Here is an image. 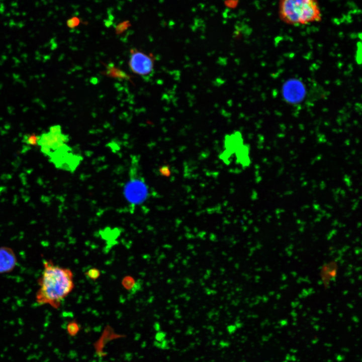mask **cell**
Here are the masks:
<instances>
[{
    "label": "cell",
    "instance_id": "6da1fadb",
    "mask_svg": "<svg viewBox=\"0 0 362 362\" xmlns=\"http://www.w3.org/2000/svg\"><path fill=\"white\" fill-rule=\"evenodd\" d=\"M35 296L37 304L58 309L74 288L73 274L69 268L44 260Z\"/></svg>",
    "mask_w": 362,
    "mask_h": 362
},
{
    "label": "cell",
    "instance_id": "7a4b0ae2",
    "mask_svg": "<svg viewBox=\"0 0 362 362\" xmlns=\"http://www.w3.org/2000/svg\"><path fill=\"white\" fill-rule=\"evenodd\" d=\"M279 15L283 22L293 26L318 22L322 17L317 0H280Z\"/></svg>",
    "mask_w": 362,
    "mask_h": 362
},
{
    "label": "cell",
    "instance_id": "3957f363",
    "mask_svg": "<svg viewBox=\"0 0 362 362\" xmlns=\"http://www.w3.org/2000/svg\"><path fill=\"white\" fill-rule=\"evenodd\" d=\"M139 165L137 157L133 156L130 166L129 179L123 188L124 197L132 212L137 206L144 203L149 196L148 186L139 173Z\"/></svg>",
    "mask_w": 362,
    "mask_h": 362
},
{
    "label": "cell",
    "instance_id": "277c9868",
    "mask_svg": "<svg viewBox=\"0 0 362 362\" xmlns=\"http://www.w3.org/2000/svg\"><path fill=\"white\" fill-rule=\"evenodd\" d=\"M154 59L136 49L130 50L129 66L131 71L138 75L145 76L150 74L153 70Z\"/></svg>",
    "mask_w": 362,
    "mask_h": 362
},
{
    "label": "cell",
    "instance_id": "5b68a950",
    "mask_svg": "<svg viewBox=\"0 0 362 362\" xmlns=\"http://www.w3.org/2000/svg\"><path fill=\"white\" fill-rule=\"evenodd\" d=\"M17 263V257L14 250L8 246H0V275L11 273Z\"/></svg>",
    "mask_w": 362,
    "mask_h": 362
},
{
    "label": "cell",
    "instance_id": "8992f818",
    "mask_svg": "<svg viewBox=\"0 0 362 362\" xmlns=\"http://www.w3.org/2000/svg\"><path fill=\"white\" fill-rule=\"evenodd\" d=\"M105 74L110 77L120 79H129V76L121 69L115 67L113 64H109Z\"/></svg>",
    "mask_w": 362,
    "mask_h": 362
},
{
    "label": "cell",
    "instance_id": "52a82bcc",
    "mask_svg": "<svg viewBox=\"0 0 362 362\" xmlns=\"http://www.w3.org/2000/svg\"><path fill=\"white\" fill-rule=\"evenodd\" d=\"M40 136L35 134H27L23 137V142L30 145L36 146L38 145Z\"/></svg>",
    "mask_w": 362,
    "mask_h": 362
},
{
    "label": "cell",
    "instance_id": "ba28073f",
    "mask_svg": "<svg viewBox=\"0 0 362 362\" xmlns=\"http://www.w3.org/2000/svg\"><path fill=\"white\" fill-rule=\"evenodd\" d=\"M67 333L71 336H75L80 330V327L75 321L69 322L66 326Z\"/></svg>",
    "mask_w": 362,
    "mask_h": 362
},
{
    "label": "cell",
    "instance_id": "9c48e42d",
    "mask_svg": "<svg viewBox=\"0 0 362 362\" xmlns=\"http://www.w3.org/2000/svg\"><path fill=\"white\" fill-rule=\"evenodd\" d=\"M122 285L126 290H130L134 287L135 280L132 277L127 276L122 279Z\"/></svg>",
    "mask_w": 362,
    "mask_h": 362
},
{
    "label": "cell",
    "instance_id": "30bf717a",
    "mask_svg": "<svg viewBox=\"0 0 362 362\" xmlns=\"http://www.w3.org/2000/svg\"><path fill=\"white\" fill-rule=\"evenodd\" d=\"M85 275L91 280H96L100 277L101 273L99 269L93 267L89 269L85 273Z\"/></svg>",
    "mask_w": 362,
    "mask_h": 362
},
{
    "label": "cell",
    "instance_id": "8fae6325",
    "mask_svg": "<svg viewBox=\"0 0 362 362\" xmlns=\"http://www.w3.org/2000/svg\"><path fill=\"white\" fill-rule=\"evenodd\" d=\"M79 23V20L75 17L69 19L67 23L68 26L69 28H74L77 26Z\"/></svg>",
    "mask_w": 362,
    "mask_h": 362
},
{
    "label": "cell",
    "instance_id": "7c38bea8",
    "mask_svg": "<svg viewBox=\"0 0 362 362\" xmlns=\"http://www.w3.org/2000/svg\"><path fill=\"white\" fill-rule=\"evenodd\" d=\"M49 132L54 134L61 133V126L59 125L52 126L49 128Z\"/></svg>",
    "mask_w": 362,
    "mask_h": 362
},
{
    "label": "cell",
    "instance_id": "4fadbf2b",
    "mask_svg": "<svg viewBox=\"0 0 362 362\" xmlns=\"http://www.w3.org/2000/svg\"><path fill=\"white\" fill-rule=\"evenodd\" d=\"M128 24H121L120 25H118L117 27L116 28V32L118 34H120L122 33L124 31L126 30L127 28L128 27Z\"/></svg>",
    "mask_w": 362,
    "mask_h": 362
},
{
    "label": "cell",
    "instance_id": "5bb4252c",
    "mask_svg": "<svg viewBox=\"0 0 362 362\" xmlns=\"http://www.w3.org/2000/svg\"><path fill=\"white\" fill-rule=\"evenodd\" d=\"M238 0H227L225 1V5L229 8H234L238 4Z\"/></svg>",
    "mask_w": 362,
    "mask_h": 362
}]
</instances>
